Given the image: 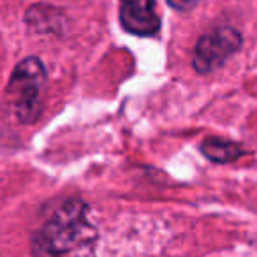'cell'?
<instances>
[{"label": "cell", "mask_w": 257, "mask_h": 257, "mask_svg": "<svg viewBox=\"0 0 257 257\" xmlns=\"http://www.w3.org/2000/svg\"><path fill=\"white\" fill-rule=\"evenodd\" d=\"M120 23L133 36L152 37L161 29V18L155 13V0H121Z\"/></svg>", "instance_id": "obj_4"}, {"label": "cell", "mask_w": 257, "mask_h": 257, "mask_svg": "<svg viewBox=\"0 0 257 257\" xmlns=\"http://www.w3.org/2000/svg\"><path fill=\"white\" fill-rule=\"evenodd\" d=\"M46 69L37 57L23 58L8 83V99L20 123H34L43 113Z\"/></svg>", "instance_id": "obj_2"}, {"label": "cell", "mask_w": 257, "mask_h": 257, "mask_svg": "<svg viewBox=\"0 0 257 257\" xmlns=\"http://www.w3.org/2000/svg\"><path fill=\"white\" fill-rule=\"evenodd\" d=\"M99 232L90 210L79 199H62L44 206L32 232V257H95Z\"/></svg>", "instance_id": "obj_1"}, {"label": "cell", "mask_w": 257, "mask_h": 257, "mask_svg": "<svg viewBox=\"0 0 257 257\" xmlns=\"http://www.w3.org/2000/svg\"><path fill=\"white\" fill-rule=\"evenodd\" d=\"M166 2H168L173 9H176V11H189V9L194 8L199 0H166Z\"/></svg>", "instance_id": "obj_6"}, {"label": "cell", "mask_w": 257, "mask_h": 257, "mask_svg": "<svg viewBox=\"0 0 257 257\" xmlns=\"http://www.w3.org/2000/svg\"><path fill=\"white\" fill-rule=\"evenodd\" d=\"M243 44V37L232 27H217L199 37L194 50L192 65L199 74H210L220 69Z\"/></svg>", "instance_id": "obj_3"}, {"label": "cell", "mask_w": 257, "mask_h": 257, "mask_svg": "<svg viewBox=\"0 0 257 257\" xmlns=\"http://www.w3.org/2000/svg\"><path fill=\"white\" fill-rule=\"evenodd\" d=\"M201 154L208 161L225 164V162H234L236 159L245 155V150L241 148V145L224 140V138H206L201 143Z\"/></svg>", "instance_id": "obj_5"}]
</instances>
